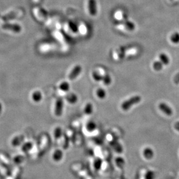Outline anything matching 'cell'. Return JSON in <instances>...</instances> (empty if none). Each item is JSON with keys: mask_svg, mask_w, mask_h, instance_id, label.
<instances>
[{"mask_svg": "<svg viewBox=\"0 0 179 179\" xmlns=\"http://www.w3.org/2000/svg\"><path fill=\"white\" fill-rule=\"evenodd\" d=\"M142 100V98L140 96H134L132 98L124 101L122 105L121 108L124 111H128L134 105H135L140 102Z\"/></svg>", "mask_w": 179, "mask_h": 179, "instance_id": "cell-1", "label": "cell"}, {"mask_svg": "<svg viewBox=\"0 0 179 179\" xmlns=\"http://www.w3.org/2000/svg\"><path fill=\"white\" fill-rule=\"evenodd\" d=\"M63 111V100L62 98H58L55 103L54 114L57 116H62Z\"/></svg>", "mask_w": 179, "mask_h": 179, "instance_id": "cell-2", "label": "cell"}, {"mask_svg": "<svg viewBox=\"0 0 179 179\" xmlns=\"http://www.w3.org/2000/svg\"><path fill=\"white\" fill-rule=\"evenodd\" d=\"M82 71V67L80 65H77L72 70L70 75H69V78L70 80H75L81 73Z\"/></svg>", "mask_w": 179, "mask_h": 179, "instance_id": "cell-3", "label": "cell"}, {"mask_svg": "<svg viewBox=\"0 0 179 179\" xmlns=\"http://www.w3.org/2000/svg\"><path fill=\"white\" fill-rule=\"evenodd\" d=\"M88 9L90 15L95 16L97 13V7L96 0H89L88 1Z\"/></svg>", "mask_w": 179, "mask_h": 179, "instance_id": "cell-4", "label": "cell"}, {"mask_svg": "<svg viewBox=\"0 0 179 179\" xmlns=\"http://www.w3.org/2000/svg\"><path fill=\"white\" fill-rule=\"evenodd\" d=\"M159 108L162 111L168 116H171L173 114V110L168 104L165 103H161L159 104Z\"/></svg>", "mask_w": 179, "mask_h": 179, "instance_id": "cell-5", "label": "cell"}, {"mask_svg": "<svg viewBox=\"0 0 179 179\" xmlns=\"http://www.w3.org/2000/svg\"><path fill=\"white\" fill-rule=\"evenodd\" d=\"M2 27L4 29H7V30H11L13 32L15 33H19L20 32L22 28L21 27L18 25H16V24H8V23H6L4 24Z\"/></svg>", "mask_w": 179, "mask_h": 179, "instance_id": "cell-6", "label": "cell"}, {"mask_svg": "<svg viewBox=\"0 0 179 179\" xmlns=\"http://www.w3.org/2000/svg\"><path fill=\"white\" fill-rule=\"evenodd\" d=\"M143 155L144 158L147 160H151L154 157V152L151 148H146L144 150Z\"/></svg>", "mask_w": 179, "mask_h": 179, "instance_id": "cell-7", "label": "cell"}, {"mask_svg": "<svg viewBox=\"0 0 179 179\" xmlns=\"http://www.w3.org/2000/svg\"><path fill=\"white\" fill-rule=\"evenodd\" d=\"M66 100L67 101V102L72 104H75L78 101V99L77 96L74 93H69V94H68L66 96Z\"/></svg>", "mask_w": 179, "mask_h": 179, "instance_id": "cell-8", "label": "cell"}, {"mask_svg": "<svg viewBox=\"0 0 179 179\" xmlns=\"http://www.w3.org/2000/svg\"><path fill=\"white\" fill-rule=\"evenodd\" d=\"M63 154L60 150H57L54 152L53 154V159L56 162L60 161L63 158Z\"/></svg>", "mask_w": 179, "mask_h": 179, "instance_id": "cell-9", "label": "cell"}, {"mask_svg": "<svg viewBox=\"0 0 179 179\" xmlns=\"http://www.w3.org/2000/svg\"><path fill=\"white\" fill-rule=\"evenodd\" d=\"M32 98L34 102L39 103L43 98V95L40 91H36L33 93Z\"/></svg>", "mask_w": 179, "mask_h": 179, "instance_id": "cell-10", "label": "cell"}, {"mask_svg": "<svg viewBox=\"0 0 179 179\" xmlns=\"http://www.w3.org/2000/svg\"><path fill=\"white\" fill-rule=\"evenodd\" d=\"M160 59L163 65H168L169 63V58L167 54L162 53L160 54Z\"/></svg>", "mask_w": 179, "mask_h": 179, "instance_id": "cell-11", "label": "cell"}, {"mask_svg": "<svg viewBox=\"0 0 179 179\" xmlns=\"http://www.w3.org/2000/svg\"><path fill=\"white\" fill-rule=\"evenodd\" d=\"M93 112V104L90 103H88L86 104L84 108V113L87 115H90Z\"/></svg>", "mask_w": 179, "mask_h": 179, "instance_id": "cell-12", "label": "cell"}, {"mask_svg": "<svg viewBox=\"0 0 179 179\" xmlns=\"http://www.w3.org/2000/svg\"><path fill=\"white\" fill-rule=\"evenodd\" d=\"M123 23L128 30L132 31L135 28V25H134V23L133 22H132L131 21L128 20L127 19H126L124 21Z\"/></svg>", "mask_w": 179, "mask_h": 179, "instance_id": "cell-13", "label": "cell"}, {"mask_svg": "<svg viewBox=\"0 0 179 179\" xmlns=\"http://www.w3.org/2000/svg\"><path fill=\"white\" fill-rule=\"evenodd\" d=\"M116 166L121 169L123 168L125 165V161L122 157H117L116 159Z\"/></svg>", "mask_w": 179, "mask_h": 179, "instance_id": "cell-14", "label": "cell"}, {"mask_svg": "<svg viewBox=\"0 0 179 179\" xmlns=\"http://www.w3.org/2000/svg\"><path fill=\"white\" fill-rule=\"evenodd\" d=\"M86 128H87V130L89 132H93L94 131L96 128V124L95 122L93 121H90L87 123V126H86Z\"/></svg>", "mask_w": 179, "mask_h": 179, "instance_id": "cell-15", "label": "cell"}, {"mask_svg": "<svg viewBox=\"0 0 179 179\" xmlns=\"http://www.w3.org/2000/svg\"><path fill=\"white\" fill-rule=\"evenodd\" d=\"M106 92L103 88H99L96 91V95L98 98L100 99H104L106 97Z\"/></svg>", "mask_w": 179, "mask_h": 179, "instance_id": "cell-16", "label": "cell"}, {"mask_svg": "<svg viewBox=\"0 0 179 179\" xmlns=\"http://www.w3.org/2000/svg\"><path fill=\"white\" fill-rule=\"evenodd\" d=\"M170 41L172 43L178 44L179 43V33L178 32L174 33L170 37Z\"/></svg>", "mask_w": 179, "mask_h": 179, "instance_id": "cell-17", "label": "cell"}, {"mask_svg": "<svg viewBox=\"0 0 179 179\" xmlns=\"http://www.w3.org/2000/svg\"><path fill=\"white\" fill-rule=\"evenodd\" d=\"M59 89L63 92H68L70 90V84L67 82H63L59 85Z\"/></svg>", "mask_w": 179, "mask_h": 179, "instance_id": "cell-18", "label": "cell"}, {"mask_svg": "<svg viewBox=\"0 0 179 179\" xmlns=\"http://www.w3.org/2000/svg\"><path fill=\"white\" fill-rule=\"evenodd\" d=\"M163 64L161 61H155L153 64V68L155 71H161L163 67Z\"/></svg>", "mask_w": 179, "mask_h": 179, "instance_id": "cell-19", "label": "cell"}, {"mask_svg": "<svg viewBox=\"0 0 179 179\" xmlns=\"http://www.w3.org/2000/svg\"><path fill=\"white\" fill-rule=\"evenodd\" d=\"M102 81H103L104 85H109L111 83V78L108 74H106L103 77Z\"/></svg>", "mask_w": 179, "mask_h": 179, "instance_id": "cell-20", "label": "cell"}, {"mask_svg": "<svg viewBox=\"0 0 179 179\" xmlns=\"http://www.w3.org/2000/svg\"><path fill=\"white\" fill-rule=\"evenodd\" d=\"M102 165V160L100 158H97L94 162V166L96 170H99Z\"/></svg>", "mask_w": 179, "mask_h": 179, "instance_id": "cell-21", "label": "cell"}, {"mask_svg": "<svg viewBox=\"0 0 179 179\" xmlns=\"http://www.w3.org/2000/svg\"><path fill=\"white\" fill-rule=\"evenodd\" d=\"M92 77H93V78L95 80V81H98V82L102 81L103 80V76L100 75L98 72H93Z\"/></svg>", "mask_w": 179, "mask_h": 179, "instance_id": "cell-22", "label": "cell"}, {"mask_svg": "<svg viewBox=\"0 0 179 179\" xmlns=\"http://www.w3.org/2000/svg\"><path fill=\"white\" fill-rule=\"evenodd\" d=\"M23 140V136H21V137H15L13 140H12V144L15 146L16 145H19L21 142Z\"/></svg>", "mask_w": 179, "mask_h": 179, "instance_id": "cell-23", "label": "cell"}, {"mask_svg": "<svg viewBox=\"0 0 179 179\" xmlns=\"http://www.w3.org/2000/svg\"><path fill=\"white\" fill-rule=\"evenodd\" d=\"M155 173L151 171V170H149L148 171L145 176V179H154L155 178Z\"/></svg>", "mask_w": 179, "mask_h": 179, "instance_id": "cell-24", "label": "cell"}, {"mask_svg": "<svg viewBox=\"0 0 179 179\" xmlns=\"http://www.w3.org/2000/svg\"><path fill=\"white\" fill-rule=\"evenodd\" d=\"M62 134V129L61 128H57L54 131V137L56 138V139H58L59 137H61Z\"/></svg>", "mask_w": 179, "mask_h": 179, "instance_id": "cell-25", "label": "cell"}, {"mask_svg": "<svg viewBox=\"0 0 179 179\" xmlns=\"http://www.w3.org/2000/svg\"><path fill=\"white\" fill-rule=\"evenodd\" d=\"M31 144L30 143L26 144L22 148V150L23 151H28V150H30L31 148Z\"/></svg>", "mask_w": 179, "mask_h": 179, "instance_id": "cell-26", "label": "cell"}, {"mask_svg": "<svg viewBox=\"0 0 179 179\" xmlns=\"http://www.w3.org/2000/svg\"><path fill=\"white\" fill-rule=\"evenodd\" d=\"M174 127H175V129L176 131H179V121L177 122L175 124Z\"/></svg>", "mask_w": 179, "mask_h": 179, "instance_id": "cell-27", "label": "cell"}, {"mask_svg": "<svg viewBox=\"0 0 179 179\" xmlns=\"http://www.w3.org/2000/svg\"><path fill=\"white\" fill-rule=\"evenodd\" d=\"M2 104L0 103V114H1V112H2Z\"/></svg>", "mask_w": 179, "mask_h": 179, "instance_id": "cell-28", "label": "cell"}, {"mask_svg": "<svg viewBox=\"0 0 179 179\" xmlns=\"http://www.w3.org/2000/svg\"><path fill=\"white\" fill-rule=\"evenodd\" d=\"M35 1H36V2H38L39 0H35Z\"/></svg>", "mask_w": 179, "mask_h": 179, "instance_id": "cell-29", "label": "cell"}]
</instances>
